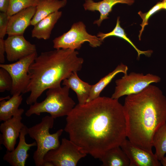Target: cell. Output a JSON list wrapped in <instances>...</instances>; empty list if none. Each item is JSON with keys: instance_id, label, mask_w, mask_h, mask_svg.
Listing matches in <instances>:
<instances>
[{"instance_id": "cell-30", "label": "cell", "mask_w": 166, "mask_h": 166, "mask_svg": "<svg viewBox=\"0 0 166 166\" xmlns=\"http://www.w3.org/2000/svg\"><path fill=\"white\" fill-rule=\"evenodd\" d=\"M42 166H54L53 164L49 161H44Z\"/></svg>"}, {"instance_id": "cell-31", "label": "cell", "mask_w": 166, "mask_h": 166, "mask_svg": "<svg viewBox=\"0 0 166 166\" xmlns=\"http://www.w3.org/2000/svg\"><path fill=\"white\" fill-rule=\"evenodd\" d=\"M160 162L161 165L163 166H166V156H164L161 160Z\"/></svg>"}, {"instance_id": "cell-24", "label": "cell", "mask_w": 166, "mask_h": 166, "mask_svg": "<svg viewBox=\"0 0 166 166\" xmlns=\"http://www.w3.org/2000/svg\"><path fill=\"white\" fill-rule=\"evenodd\" d=\"M37 0H10L7 13L10 17L32 6H36Z\"/></svg>"}, {"instance_id": "cell-27", "label": "cell", "mask_w": 166, "mask_h": 166, "mask_svg": "<svg viewBox=\"0 0 166 166\" xmlns=\"http://www.w3.org/2000/svg\"><path fill=\"white\" fill-rule=\"evenodd\" d=\"M10 18L7 13H0V39H3L7 34Z\"/></svg>"}, {"instance_id": "cell-29", "label": "cell", "mask_w": 166, "mask_h": 166, "mask_svg": "<svg viewBox=\"0 0 166 166\" xmlns=\"http://www.w3.org/2000/svg\"><path fill=\"white\" fill-rule=\"evenodd\" d=\"M10 0H0L1 12L7 13L9 6Z\"/></svg>"}, {"instance_id": "cell-17", "label": "cell", "mask_w": 166, "mask_h": 166, "mask_svg": "<svg viewBox=\"0 0 166 166\" xmlns=\"http://www.w3.org/2000/svg\"><path fill=\"white\" fill-rule=\"evenodd\" d=\"M36 11L31 21L34 26L50 14L65 6L67 0H37Z\"/></svg>"}, {"instance_id": "cell-8", "label": "cell", "mask_w": 166, "mask_h": 166, "mask_svg": "<svg viewBox=\"0 0 166 166\" xmlns=\"http://www.w3.org/2000/svg\"><path fill=\"white\" fill-rule=\"evenodd\" d=\"M87 155L74 143L64 138L58 148L45 154L44 160L51 162L54 166H76L79 160Z\"/></svg>"}, {"instance_id": "cell-11", "label": "cell", "mask_w": 166, "mask_h": 166, "mask_svg": "<svg viewBox=\"0 0 166 166\" xmlns=\"http://www.w3.org/2000/svg\"><path fill=\"white\" fill-rule=\"evenodd\" d=\"M128 156L129 166H160L155 154L140 148L126 139L120 146Z\"/></svg>"}, {"instance_id": "cell-1", "label": "cell", "mask_w": 166, "mask_h": 166, "mask_svg": "<svg viewBox=\"0 0 166 166\" xmlns=\"http://www.w3.org/2000/svg\"><path fill=\"white\" fill-rule=\"evenodd\" d=\"M66 116L64 130L69 140L95 158L126 139L123 106L118 100L99 97L78 104Z\"/></svg>"}, {"instance_id": "cell-20", "label": "cell", "mask_w": 166, "mask_h": 166, "mask_svg": "<svg viewBox=\"0 0 166 166\" xmlns=\"http://www.w3.org/2000/svg\"><path fill=\"white\" fill-rule=\"evenodd\" d=\"M128 70V66L121 63L113 70L102 77L96 83L92 85L89 95L86 102L100 97L101 91L117 74L121 73L124 74H126Z\"/></svg>"}, {"instance_id": "cell-23", "label": "cell", "mask_w": 166, "mask_h": 166, "mask_svg": "<svg viewBox=\"0 0 166 166\" xmlns=\"http://www.w3.org/2000/svg\"><path fill=\"white\" fill-rule=\"evenodd\" d=\"M152 144L155 148V154L160 161L166 153V122L160 125L156 131Z\"/></svg>"}, {"instance_id": "cell-7", "label": "cell", "mask_w": 166, "mask_h": 166, "mask_svg": "<svg viewBox=\"0 0 166 166\" xmlns=\"http://www.w3.org/2000/svg\"><path fill=\"white\" fill-rule=\"evenodd\" d=\"M161 80L158 76L148 73L132 72L124 74L115 81L116 86L111 97L118 100L122 96L137 93L153 83H157Z\"/></svg>"}, {"instance_id": "cell-28", "label": "cell", "mask_w": 166, "mask_h": 166, "mask_svg": "<svg viewBox=\"0 0 166 166\" xmlns=\"http://www.w3.org/2000/svg\"><path fill=\"white\" fill-rule=\"evenodd\" d=\"M6 53L5 40L0 39V63L4 64L5 61L4 53Z\"/></svg>"}, {"instance_id": "cell-3", "label": "cell", "mask_w": 166, "mask_h": 166, "mask_svg": "<svg viewBox=\"0 0 166 166\" xmlns=\"http://www.w3.org/2000/svg\"><path fill=\"white\" fill-rule=\"evenodd\" d=\"M78 54L76 50L62 48L43 52L37 56L29 68L26 93H30L27 104L37 102L45 90L61 86L64 80L80 71L84 61Z\"/></svg>"}, {"instance_id": "cell-26", "label": "cell", "mask_w": 166, "mask_h": 166, "mask_svg": "<svg viewBox=\"0 0 166 166\" xmlns=\"http://www.w3.org/2000/svg\"><path fill=\"white\" fill-rule=\"evenodd\" d=\"M0 68V92L10 91L13 85L12 77L6 70Z\"/></svg>"}, {"instance_id": "cell-12", "label": "cell", "mask_w": 166, "mask_h": 166, "mask_svg": "<svg viewBox=\"0 0 166 166\" xmlns=\"http://www.w3.org/2000/svg\"><path fill=\"white\" fill-rule=\"evenodd\" d=\"M8 61H17L37 52L36 46L26 40L23 35L9 36L5 40Z\"/></svg>"}, {"instance_id": "cell-32", "label": "cell", "mask_w": 166, "mask_h": 166, "mask_svg": "<svg viewBox=\"0 0 166 166\" xmlns=\"http://www.w3.org/2000/svg\"><path fill=\"white\" fill-rule=\"evenodd\" d=\"M162 1L163 3L162 9L166 10V0H162Z\"/></svg>"}, {"instance_id": "cell-4", "label": "cell", "mask_w": 166, "mask_h": 166, "mask_svg": "<svg viewBox=\"0 0 166 166\" xmlns=\"http://www.w3.org/2000/svg\"><path fill=\"white\" fill-rule=\"evenodd\" d=\"M70 88L66 86L52 88L47 89L46 97L40 102L30 105L25 115L39 116L42 113H49L54 119L67 116L75 106V103L69 96Z\"/></svg>"}, {"instance_id": "cell-13", "label": "cell", "mask_w": 166, "mask_h": 166, "mask_svg": "<svg viewBox=\"0 0 166 166\" xmlns=\"http://www.w3.org/2000/svg\"><path fill=\"white\" fill-rule=\"evenodd\" d=\"M27 127L25 125L22 129L19 136V141L17 147L12 151H6L3 158L12 166H25L29 157V150L33 146H37L36 141L28 144L25 140L28 134Z\"/></svg>"}, {"instance_id": "cell-16", "label": "cell", "mask_w": 166, "mask_h": 166, "mask_svg": "<svg viewBox=\"0 0 166 166\" xmlns=\"http://www.w3.org/2000/svg\"><path fill=\"white\" fill-rule=\"evenodd\" d=\"M62 12L57 11L44 18L34 26L31 36L38 39H49L55 25L61 17Z\"/></svg>"}, {"instance_id": "cell-5", "label": "cell", "mask_w": 166, "mask_h": 166, "mask_svg": "<svg viewBox=\"0 0 166 166\" xmlns=\"http://www.w3.org/2000/svg\"><path fill=\"white\" fill-rule=\"evenodd\" d=\"M54 119L51 116L47 115L42 117L39 123L27 128L28 134L37 143V148L33 155L36 166H42L45 154L60 144L59 138L63 130L60 129L53 134L49 132V129L53 127Z\"/></svg>"}, {"instance_id": "cell-33", "label": "cell", "mask_w": 166, "mask_h": 166, "mask_svg": "<svg viewBox=\"0 0 166 166\" xmlns=\"http://www.w3.org/2000/svg\"><path fill=\"white\" fill-rule=\"evenodd\" d=\"M161 1H162V0H161Z\"/></svg>"}, {"instance_id": "cell-25", "label": "cell", "mask_w": 166, "mask_h": 166, "mask_svg": "<svg viewBox=\"0 0 166 166\" xmlns=\"http://www.w3.org/2000/svg\"><path fill=\"white\" fill-rule=\"evenodd\" d=\"M163 3L162 1L158 2L155 5L151 8L147 12L143 13L140 11L138 14L142 20L141 23L140 24L141 29L139 31L138 35L139 39L141 40V37L145 27L148 25V21L150 18L155 13L162 9Z\"/></svg>"}, {"instance_id": "cell-10", "label": "cell", "mask_w": 166, "mask_h": 166, "mask_svg": "<svg viewBox=\"0 0 166 166\" xmlns=\"http://www.w3.org/2000/svg\"><path fill=\"white\" fill-rule=\"evenodd\" d=\"M24 109H19L17 113L11 118L4 121L0 125V144H2L7 151H11L15 148L17 140L20 132L25 125L22 122V115Z\"/></svg>"}, {"instance_id": "cell-9", "label": "cell", "mask_w": 166, "mask_h": 166, "mask_svg": "<svg viewBox=\"0 0 166 166\" xmlns=\"http://www.w3.org/2000/svg\"><path fill=\"white\" fill-rule=\"evenodd\" d=\"M38 56L37 52L9 64H0V67L6 70L13 80L10 91L12 95L26 93L30 81L28 71L29 67Z\"/></svg>"}, {"instance_id": "cell-22", "label": "cell", "mask_w": 166, "mask_h": 166, "mask_svg": "<svg viewBox=\"0 0 166 166\" xmlns=\"http://www.w3.org/2000/svg\"><path fill=\"white\" fill-rule=\"evenodd\" d=\"M120 17L117 18L116 25L114 29L109 32L104 33L99 32L97 36L103 42L106 38L111 36H115L121 38L128 42L133 47L137 53V58L139 59L141 55L144 54L149 57L152 53L153 51L151 50L142 51L139 49L134 44L131 40L127 36L124 29L120 25Z\"/></svg>"}, {"instance_id": "cell-21", "label": "cell", "mask_w": 166, "mask_h": 166, "mask_svg": "<svg viewBox=\"0 0 166 166\" xmlns=\"http://www.w3.org/2000/svg\"><path fill=\"white\" fill-rule=\"evenodd\" d=\"M23 98L22 94L12 95L8 100L0 99V121H4L11 118L18 111Z\"/></svg>"}, {"instance_id": "cell-18", "label": "cell", "mask_w": 166, "mask_h": 166, "mask_svg": "<svg viewBox=\"0 0 166 166\" xmlns=\"http://www.w3.org/2000/svg\"><path fill=\"white\" fill-rule=\"evenodd\" d=\"M62 84L75 92L78 104H83L87 102L92 85L81 80L77 75V72L73 73L68 78L64 80Z\"/></svg>"}, {"instance_id": "cell-19", "label": "cell", "mask_w": 166, "mask_h": 166, "mask_svg": "<svg viewBox=\"0 0 166 166\" xmlns=\"http://www.w3.org/2000/svg\"><path fill=\"white\" fill-rule=\"evenodd\" d=\"M99 159L103 166H130L129 160L120 146L109 149Z\"/></svg>"}, {"instance_id": "cell-15", "label": "cell", "mask_w": 166, "mask_h": 166, "mask_svg": "<svg viewBox=\"0 0 166 166\" xmlns=\"http://www.w3.org/2000/svg\"><path fill=\"white\" fill-rule=\"evenodd\" d=\"M135 2V0H102L98 2H95L93 0H85L83 6L85 10L99 12L100 17L94 21L93 24L99 26L104 20L109 18V14L115 5L121 3L130 6Z\"/></svg>"}, {"instance_id": "cell-2", "label": "cell", "mask_w": 166, "mask_h": 166, "mask_svg": "<svg viewBox=\"0 0 166 166\" xmlns=\"http://www.w3.org/2000/svg\"><path fill=\"white\" fill-rule=\"evenodd\" d=\"M123 106L127 137L152 152L154 135L166 122V98L162 92L151 84L137 93L126 96Z\"/></svg>"}, {"instance_id": "cell-6", "label": "cell", "mask_w": 166, "mask_h": 166, "mask_svg": "<svg viewBox=\"0 0 166 166\" xmlns=\"http://www.w3.org/2000/svg\"><path fill=\"white\" fill-rule=\"evenodd\" d=\"M85 42L93 48L101 46L102 42L97 36L92 35L87 32L86 26L82 21L73 23L70 30L53 41L55 49H79Z\"/></svg>"}, {"instance_id": "cell-14", "label": "cell", "mask_w": 166, "mask_h": 166, "mask_svg": "<svg viewBox=\"0 0 166 166\" xmlns=\"http://www.w3.org/2000/svg\"><path fill=\"white\" fill-rule=\"evenodd\" d=\"M36 6L24 9L10 17L7 30L8 36L23 35L25 30L31 25V21L36 11Z\"/></svg>"}]
</instances>
